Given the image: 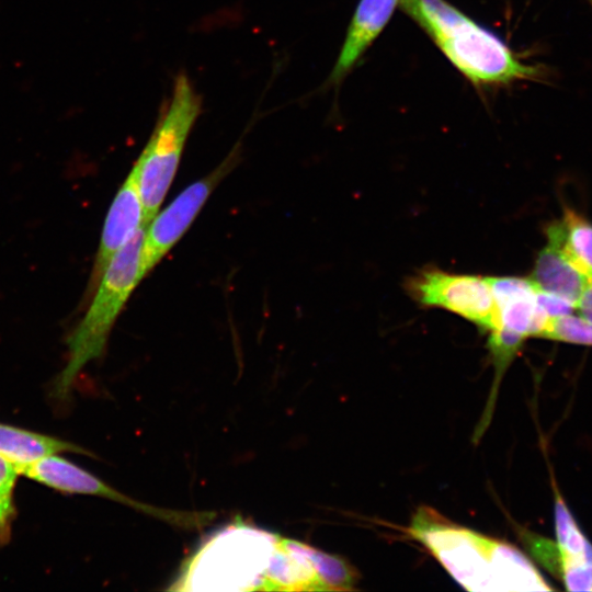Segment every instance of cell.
Instances as JSON below:
<instances>
[{
  "instance_id": "277c9868",
  "label": "cell",
  "mask_w": 592,
  "mask_h": 592,
  "mask_svg": "<svg viewBox=\"0 0 592 592\" xmlns=\"http://www.w3.org/2000/svg\"><path fill=\"white\" fill-rule=\"evenodd\" d=\"M146 227L139 228L113 255L89 298L86 314L66 339L67 362L52 388L57 401H68L83 367L103 355L118 315L144 278L141 255Z\"/></svg>"
},
{
  "instance_id": "2e32d148",
  "label": "cell",
  "mask_w": 592,
  "mask_h": 592,
  "mask_svg": "<svg viewBox=\"0 0 592 592\" xmlns=\"http://www.w3.org/2000/svg\"><path fill=\"white\" fill-rule=\"evenodd\" d=\"M531 280L538 289L566 298L574 306L588 283L560 250L548 242L536 257Z\"/></svg>"
},
{
  "instance_id": "9c48e42d",
  "label": "cell",
  "mask_w": 592,
  "mask_h": 592,
  "mask_svg": "<svg viewBox=\"0 0 592 592\" xmlns=\"http://www.w3.org/2000/svg\"><path fill=\"white\" fill-rule=\"evenodd\" d=\"M488 280L496 304L489 339L522 348L527 338H542L549 317L538 304L537 287L531 277L488 276Z\"/></svg>"
},
{
  "instance_id": "7402d4cb",
  "label": "cell",
  "mask_w": 592,
  "mask_h": 592,
  "mask_svg": "<svg viewBox=\"0 0 592 592\" xmlns=\"http://www.w3.org/2000/svg\"><path fill=\"white\" fill-rule=\"evenodd\" d=\"M576 309L580 315L592 322V281H588L579 299L576 304Z\"/></svg>"
},
{
  "instance_id": "8fae6325",
  "label": "cell",
  "mask_w": 592,
  "mask_h": 592,
  "mask_svg": "<svg viewBox=\"0 0 592 592\" xmlns=\"http://www.w3.org/2000/svg\"><path fill=\"white\" fill-rule=\"evenodd\" d=\"M553 485L559 579L568 591L591 592L592 544L569 511L555 480H553Z\"/></svg>"
},
{
  "instance_id": "e0dca14e",
  "label": "cell",
  "mask_w": 592,
  "mask_h": 592,
  "mask_svg": "<svg viewBox=\"0 0 592 592\" xmlns=\"http://www.w3.org/2000/svg\"><path fill=\"white\" fill-rule=\"evenodd\" d=\"M309 557L325 591H351L358 582L357 571L343 558L325 553L305 544Z\"/></svg>"
},
{
  "instance_id": "52a82bcc",
  "label": "cell",
  "mask_w": 592,
  "mask_h": 592,
  "mask_svg": "<svg viewBox=\"0 0 592 592\" xmlns=\"http://www.w3.org/2000/svg\"><path fill=\"white\" fill-rule=\"evenodd\" d=\"M239 158L240 150L236 146L212 172L185 187L150 220L146 227L143 246L144 277L186 232L214 190L237 166Z\"/></svg>"
},
{
  "instance_id": "7c38bea8",
  "label": "cell",
  "mask_w": 592,
  "mask_h": 592,
  "mask_svg": "<svg viewBox=\"0 0 592 592\" xmlns=\"http://www.w3.org/2000/svg\"><path fill=\"white\" fill-rule=\"evenodd\" d=\"M399 2L400 0H360L329 77L332 84H338L353 69L383 32Z\"/></svg>"
},
{
  "instance_id": "44dd1931",
  "label": "cell",
  "mask_w": 592,
  "mask_h": 592,
  "mask_svg": "<svg viewBox=\"0 0 592 592\" xmlns=\"http://www.w3.org/2000/svg\"><path fill=\"white\" fill-rule=\"evenodd\" d=\"M537 300L548 317L572 314L574 304L558 295L550 294L537 288Z\"/></svg>"
},
{
  "instance_id": "ba28073f",
  "label": "cell",
  "mask_w": 592,
  "mask_h": 592,
  "mask_svg": "<svg viewBox=\"0 0 592 592\" xmlns=\"http://www.w3.org/2000/svg\"><path fill=\"white\" fill-rule=\"evenodd\" d=\"M421 305L454 312L489 332L496 320V304L488 277L425 269L407 283Z\"/></svg>"
},
{
  "instance_id": "5b68a950",
  "label": "cell",
  "mask_w": 592,
  "mask_h": 592,
  "mask_svg": "<svg viewBox=\"0 0 592 592\" xmlns=\"http://www.w3.org/2000/svg\"><path fill=\"white\" fill-rule=\"evenodd\" d=\"M202 111L201 95L186 73H179L156 127L134 163L138 173L144 224L158 213L177 173L186 139Z\"/></svg>"
},
{
  "instance_id": "ac0fdd59",
  "label": "cell",
  "mask_w": 592,
  "mask_h": 592,
  "mask_svg": "<svg viewBox=\"0 0 592 592\" xmlns=\"http://www.w3.org/2000/svg\"><path fill=\"white\" fill-rule=\"evenodd\" d=\"M542 338L592 346V322L572 314L550 317Z\"/></svg>"
},
{
  "instance_id": "8992f818",
  "label": "cell",
  "mask_w": 592,
  "mask_h": 592,
  "mask_svg": "<svg viewBox=\"0 0 592 592\" xmlns=\"http://www.w3.org/2000/svg\"><path fill=\"white\" fill-rule=\"evenodd\" d=\"M16 470L19 475L59 492L109 499L178 527H202L215 517V513L209 511L171 510L137 501L58 454L43 457Z\"/></svg>"
},
{
  "instance_id": "4fadbf2b",
  "label": "cell",
  "mask_w": 592,
  "mask_h": 592,
  "mask_svg": "<svg viewBox=\"0 0 592 592\" xmlns=\"http://www.w3.org/2000/svg\"><path fill=\"white\" fill-rule=\"evenodd\" d=\"M263 591H325L305 543L281 536L266 571Z\"/></svg>"
},
{
  "instance_id": "ffe728a7",
  "label": "cell",
  "mask_w": 592,
  "mask_h": 592,
  "mask_svg": "<svg viewBox=\"0 0 592 592\" xmlns=\"http://www.w3.org/2000/svg\"><path fill=\"white\" fill-rule=\"evenodd\" d=\"M525 545L543 567L559 578V562L556 543L549 538L524 532Z\"/></svg>"
},
{
  "instance_id": "30bf717a",
  "label": "cell",
  "mask_w": 592,
  "mask_h": 592,
  "mask_svg": "<svg viewBox=\"0 0 592 592\" xmlns=\"http://www.w3.org/2000/svg\"><path fill=\"white\" fill-rule=\"evenodd\" d=\"M144 208L138 173L132 167L118 189L105 217L98 252L87 286L84 300H89L113 255L144 226Z\"/></svg>"
},
{
  "instance_id": "3957f363",
  "label": "cell",
  "mask_w": 592,
  "mask_h": 592,
  "mask_svg": "<svg viewBox=\"0 0 592 592\" xmlns=\"http://www.w3.org/2000/svg\"><path fill=\"white\" fill-rule=\"evenodd\" d=\"M280 535L237 519L206 538L169 590H262Z\"/></svg>"
},
{
  "instance_id": "7a4b0ae2",
  "label": "cell",
  "mask_w": 592,
  "mask_h": 592,
  "mask_svg": "<svg viewBox=\"0 0 592 592\" xmlns=\"http://www.w3.org/2000/svg\"><path fill=\"white\" fill-rule=\"evenodd\" d=\"M399 8L434 42L449 62L477 87L542 80V66L525 64L496 33L446 0H400Z\"/></svg>"
},
{
  "instance_id": "603a6c76",
  "label": "cell",
  "mask_w": 592,
  "mask_h": 592,
  "mask_svg": "<svg viewBox=\"0 0 592 592\" xmlns=\"http://www.w3.org/2000/svg\"><path fill=\"white\" fill-rule=\"evenodd\" d=\"M589 2V4L592 7V0H587Z\"/></svg>"
},
{
  "instance_id": "5bb4252c",
  "label": "cell",
  "mask_w": 592,
  "mask_h": 592,
  "mask_svg": "<svg viewBox=\"0 0 592 592\" xmlns=\"http://www.w3.org/2000/svg\"><path fill=\"white\" fill-rule=\"evenodd\" d=\"M60 453L95 457L86 448L59 437L0 423V456L12 463L15 468Z\"/></svg>"
},
{
  "instance_id": "d6986e66",
  "label": "cell",
  "mask_w": 592,
  "mask_h": 592,
  "mask_svg": "<svg viewBox=\"0 0 592 592\" xmlns=\"http://www.w3.org/2000/svg\"><path fill=\"white\" fill-rule=\"evenodd\" d=\"M18 475L15 466L0 456V546L9 544L16 516L13 494Z\"/></svg>"
},
{
  "instance_id": "6da1fadb",
  "label": "cell",
  "mask_w": 592,
  "mask_h": 592,
  "mask_svg": "<svg viewBox=\"0 0 592 592\" xmlns=\"http://www.w3.org/2000/svg\"><path fill=\"white\" fill-rule=\"evenodd\" d=\"M407 533L422 544L466 590L551 591L535 565L516 547L459 526L420 506Z\"/></svg>"
},
{
  "instance_id": "9a60e30c",
  "label": "cell",
  "mask_w": 592,
  "mask_h": 592,
  "mask_svg": "<svg viewBox=\"0 0 592 592\" xmlns=\"http://www.w3.org/2000/svg\"><path fill=\"white\" fill-rule=\"evenodd\" d=\"M548 243L555 246L588 280L592 281V223L571 208L546 227Z\"/></svg>"
}]
</instances>
